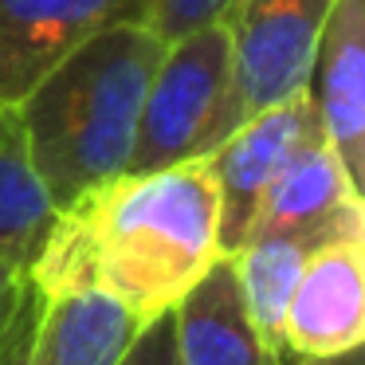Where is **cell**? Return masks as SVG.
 Here are the masks:
<instances>
[{
    "label": "cell",
    "mask_w": 365,
    "mask_h": 365,
    "mask_svg": "<svg viewBox=\"0 0 365 365\" xmlns=\"http://www.w3.org/2000/svg\"><path fill=\"white\" fill-rule=\"evenodd\" d=\"M252 232H287L307 240H334L341 232H365V200L346 173L338 150L318 134L307 142L279 181L271 185ZM247 232V236H252Z\"/></svg>",
    "instance_id": "9"
},
{
    "label": "cell",
    "mask_w": 365,
    "mask_h": 365,
    "mask_svg": "<svg viewBox=\"0 0 365 365\" xmlns=\"http://www.w3.org/2000/svg\"><path fill=\"white\" fill-rule=\"evenodd\" d=\"M279 365H365V349H349V354H338V357H283Z\"/></svg>",
    "instance_id": "18"
},
{
    "label": "cell",
    "mask_w": 365,
    "mask_h": 365,
    "mask_svg": "<svg viewBox=\"0 0 365 365\" xmlns=\"http://www.w3.org/2000/svg\"><path fill=\"white\" fill-rule=\"evenodd\" d=\"M220 255L216 177L208 161H189L118 173L56 208L28 279L43 294L95 287L150 322Z\"/></svg>",
    "instance_id": "1"
},
{
    "label": "cell",
    "mask_w": 365,
    "mask_h": 365,
    "mask_svg": "<svg viewBox=\"0 0 365 365\" xmlns=\"http://www.w3.org/2000/svg\"><path fill=\"white\" fill-rule=\"evenodd\" d=\"M310 98L326 142L365 192V0H334L310 67Z\"/></svg>",
    "instance_id": "8"
},
{
    "label": "cell",
    "mask_w": 365,
    "mask_h": 365,
    "mask_svg": "<svg viewBox=\"0 0 365 365\" xmlns=\"http://www.w3.org/2000/svg\"><path fill=\"white\" fill-rule=\"evenodd\" d=\"M43 307V291L28 279L24 299H20L16 314H12L9 334L0 338V365H32V338H36V318Z\"/></svg>",
    "instance_id": "15"
},
{
    "label": "cell",
    "mask_w": 365,
    "mask_h": 365,
    "mask_svg": "<svg viewBox=\"0 0 365 365\" xmlns=\"http://www.w3.org/2000/svg\"><path fill=\"white\" fill-rule=\"evenodd\" d=\"M244 118L228 20L177 36L165 43L145 91L126 173L208 161Z\"/></svg>",
    "instance_id": "3"
},
{
    "label": "cell",
    "mask_w": 365,
    "mask_h": 365,
    "mask_svg": "<svg viewBox=\"0 0 365 365\" xmlns=\"http://www.w3.org/2000/svg\"><path fill=\"white\" fill-rule=\"evenodd\" d=\"M322 134L310 91L287 98V103L263 106L247 114L240 130L208 158L220 197V252L232 255L247 240L271 185L287 169V161L307 142Z\"/></svg>",
    "instance_id": "4"
},
{
    "label": "cell",
    "mask_w": 365,
    "mask_h": 365,
    "mask_svg": "<svg viewBox=\"0 0 365 365\" xmlns=\"http://www.w3.org/2000/svg\"><path fill=\"white\" fill-rule=\"evenodd\" d=\"M122 365H177L173 361V314H158L138 330L134 346L126 349Z\"/></svg>",
    "instance_id": "16"
},
{
    "label": "cell",
    "mask_w": 365,
    "mask_h": 365,
    "mask_svg": "<svg viewBox=\"0 0 365 365\" xmlns=\"http://www.w3.org/2000/svg\"><path fill=\"white\" fill-rule=\"evenodd\" d=\"M51 216L56 205L28 158L16 110L0 106V259L28 271L48 236Z\"/></svg>",
    "instance_id": "12"
},
{
    "label": "cell",
    "mask_w": 365,
    "mask_h": 365,
    "mask_svg": "<svg viewBox=\"0 0 365 365\" xmlns=\"http://www.w3.org/2000/svg\"><path fill=\"white\" fill-rule=\"evenodd\" d=\"M161 51L165 40L153 28H110L63 56L12 106L56 208L130 169Z\"/></svg>",
    "instance_id": "2"
},
{
    "label": "cell",
    "mask_w": 365,
    "mask_h": 365,
    "mask_svg": "<svg viewBox=\"0 0 365 365\" xmlns=\"http://www.w3.org/2000/svg\"><path fill=\"white\" fill-rule=\"evenodd\" d=\"M232 9V0H153V20L150 28L161 40H177V36H189L205 24L224 20Z\"/></svg>",
    "instance_id": "14"
},
{
    "label": "cell",
    "mask_w": 365,
    "mask_h": 365,
    "mask_svg": "<svg viewBox=\"0 0 365 365\" xmlns=\"http://www.w3.org/2000/svg\"><path fill=\"white\" fill-rule=\"evenodd\" d=\"M24 287H28V271L0 259V338L9 334L12 314H16L20 299H24Z\"/></svg>",
    "instance_id": "17"
},
{
    "label": "cell",
    "mask_w": 365,
    "mask_h": 365,
    "mask_svg": "<svg viewBox=\"0 0 365 365\" xmlns=\"http://www.w3.org/2000/svg\"><path fill=\"white\" fill-rule=\"evenodd\" d=\"M326 240H307V236H287V232H252L244 244L232 252L240 275V291H244L247 314H252L255 330L263 334L271 349L283 361V310L294 291L307 255Z\"/></svg>",
    "instance_id": "13"
},
{
    "label": "cell",
    "mask_w": 365,
    "mask_h": 365,
    "mask_svg": "<svg viewBox=\"0 0 365 365\" xmlns=\"http://www.w3.org/2000/svg\"><path fill=\"white\" fill-rule=\"evenodd\" d=\"M330 4L334 0H232L224 20L247 114L310 91L314 48Z\"/></svg>",
    "instance_id": "6"
},
{
    "label": "cell",
    "mask_w": 365,
    "mask_h": 365,
    "mask_svg": "<svg viewBox=\"0 0 365 365\" xmlns=\"http://www.w3.org/2000/svg\"><path fill=\"white\" fill-rule=\"evenodd\" d=\"M142 326L126 302L95 287L43 294L32 365H122Z\"/></svg>",
    "instance_id": "11"
},
{
    "label": "cell",
    "mask_w": 365,
    "mask_h": 365,
    "mask_svg": "<svg viewBox=\"0 0 365 365\" xmlns=\"http://www.w3.org/2000/svg\"><path fill=\"white\" fill-rule=\"evenodd\" d=\"M169 314L177 365H279V354L247 314L232 255H220Z\"/></svg>",
    "instance_id": "10"
},
{
    "label": "cell",
    "mask_w": 365,
    "mask_h": 365,
    "mask_svg": "<svg viewBox=\"0 0 365 365\" xmlns=\"http://www.w3.org/2000/svg\"><path fill=\"white\" fill-rule=\"evenodd\" d=\"M153 0H0V106L110 28H150Z\"/></svg>",
    "instance_id": "5"
},
{
    "label": "cell",
    "mask_w": 365,
    "mask_h": 365,
    "mask_svg": "<svg viewBox=\"0 0 365 365\" xmlns=\"http://www.w3.org/2000/svg\"><path fill=\"white\" fill-rule=\"evenodd\" d=\"M365 346V232L318 244L283 310V357H338Z\"/></svg>",
    "instance_id": "7"
}]
</instances>
